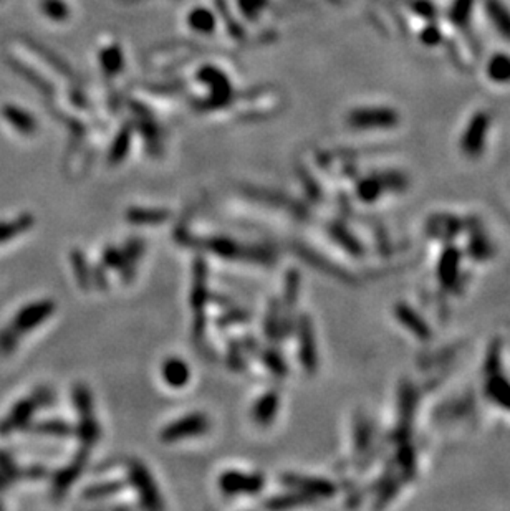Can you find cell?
<instances>
[{
  "instance_id": "1",
  "label": "cell",
  "mask_w": 510,
  "mask_h": 511,
  "mask_svg": "<svg viewBox=\"0 0 510 511\" xmlns=\"http://www.w3.org/2000/svg\"><path fill=\"white\" fill-rule=\"evenodd\" d=\"M55 310L57 303L52 300H38L20 308L6 326L0 327V356L7 358L16 353L22 336L47 321Z\"/></svg>"
},
{
  "instance_id": "2",
  "label": "cell",
  "mask_w": 510,
  "mask_h": 511,
  "mask_svg": "<svg viewBox=\"0 0 510 511\" xmlns=\"http://www.w3.org/2000/svg\"><path fill=\"white\" fill-rule=\"evenodd\" d=\"M186 244L199 245V248L208 250V252L218 255L220 258L239 260V262L259 263V265H272L275 262V252L268 247L261 245H245L239 244L229 237H208V239H191L187 234H182Z\"/></svg>"
},
{
  "instance_id": "3",
  "label": "cell",
  "mask_w": 510,
  "mask_h": 511,
  "mask_svg": "<svg viewBox=\"0 0 510 511\" xmlns=\"http://www.w3.org/2000/svg\"><path fill=\"white\" fill-rule=\"evenodd\" d=\"M55 395L52 389L48 387H38L28 395L18 401L16 406L11 409L4 421H0V435L7 437L16 431L25 428L30 423L33 414H35L40 407H47L54 404Z\"/></svg>"
},
{
  "instance_id": "4",
  "label": "cell",
  "mask_w": 510,
  "mask_h": 511,
  "mask_svg": "<svg viewBox=\"0 0 510 511\" xmlns=\"http://www.w3.org/2000/svg\"><path fill=\"white\" fill-rule=\"evenodd\" d=\"M209 303L208 265L202 258H196L192 267L191 308L194 311V339L202 341L206 331V305Z\"/></svg>"
},
{
  "instance_id": "5",
  "label": "cell",
  "mask_w": 510,
  "mask_h": 511,
  "mask_svg": "<svg viewBox=\"0 0 510 511\" xmlns=\"http://www.w3.org/2000/svg\"><path fill=\"white\" fill-rule=\"evenodd\" d=\"M128 480L134 488H136L139 500L144 508L149 510H160L165 506L162 503V496L158 490V486L153 480L149 470L144 467L139 460H129L128 462Z\"/></svg>"
},
{
  "instance_id": "6",
  "label": "cell",
  "mask_w": 510,
  "mask_h": 511,
  "mask_svg": "<svg viewBox=\"0 0 510 511\" xmlns=\"http://www.w3.org/2000/svg\"><path fill=\"white\" fill-rule=\"evenodd\" d=\"M210 428V421L206 414L194 412L189 416L181 417L179 421H174L161 431L160 438L162 442L171 443L177 440H184V438L199 437L204 435Z\"/></svg>"
},
{
  "instance_id": "7",
  "label": "cell",
  "mask_w": 510,
  "mask_h": 511,
  "mask_svg": "<svg viewBox=\"0 0 510 511\" xmlns=\"http://www.w3.org/2000/svg\"><path fill=\"white\" fill-rule=\"evenodd\" d=\"M266 480L261 474H242L239 470L224 471L219 476V490L225 496L261 493Z\"/></svg>"
},
{
  "instance_id": "8",
  "label": "cell",
  "mask_w": 510,
  "mask_h": 511,
  "mask_svg": "<svg viewBox=\"0 0 510 511\" xmlns=\"http://www.w3.org/2000/svg\"><path fill=\"white\" fill-rule=\"evenodd\" d=\"M297 336H298V358L303 369L307 373L314 374L319 366V356H316V344H315V332L312 320L307 315H302L297 321Z\"/></svg>"
},
{
  "instance_id": "9",
  "label": "cell",
  "mask_w": 510,
  "mask_h": 511,
  "mask_svg": "<svg viewBox=\"0 0 510 511\" xmlns=\"http://www.w3.org/2000/svg\"><path fill=\"white\" fill-rule=\"evenodd\" d=\"M489 126H490L489 113L479 111V113L474 114L463 134V141H461V148H463V151L468 154V156L475 157L482 152Z\"/></svg>"
},
{
  "instance_id": "10",
  "label": "cell",
  "mask_w": 510,
  "mask_h": 511,
  "mask_svg": "<svg viewBox=\"0 0 510 511\" xmlns=\"http://www.w3.org/2000/svg\"><path fill=\"white\" fill-rule=\"evenodd\" d=\"M282 483L302 493L310 495L312 498H328L335 493V485L328 480L316 479V476H305L298 474H283L280 476Z\"/></svg>"
},
{
  "instance_id": "11",
  "label": "cell",
  "mask_w": 510,
  "mask_h": 511,
  "mask_svg": "<svg viewBox=\"0 0 510 511\" xmlns=\"http://www.w3.org/2000/svg\"><path fill=\"white\" fill-rule=\"evenodd\" d=\"M398 113L391 108H367L353 113L351 123L358 128H391L398 123Z\"/></svg>"
},
{
  "instance_id": "12",
  "label": "cell",
  "mask_w": 510,
  "mask_h": 511,
  "mask_svg": "<svg viewBox=\"0 0 510 511\" xmlns=\"http://www.w3.org/2000/svg\"><path fill=\"white\" fill-rule=\"evenodd\" d=\"M86 462H88V448L83 447L78 453H76L75 459L71 460L69 465L64 467L60 471H57L54 479V493L57 496H61L71 485H73V481L78 479L81 471L85 470Z\"/></svg>"
},
{
  "instance_id": "13",
  "label": "cell",
  "mask_w": 510,
  "mask_h": 511,
  "mask_svg": "<svg viewBox=\"0 0 510 511\" xmlns=\"http://www.w3.org/2000/svg\"><path fill=\"white\" fill-rule=\"evenodd\" d=\"M278 407H280V395L277 390H267L255 402L252 409V421L259 427H268L275 421Z\"/></svg>"
},
{
  "instance_id": "14",
  "label": "cell",
  "mask_w": 510,
  "mask_h": 511,
  "mask_svg": "<svg viewBox=\"0 0 510 511\" xmlns=\"http://www.w3.org/2000/svg\"><path fill=\"white\" fill-rule=\"evenodd\" d=\"M123 265L118 270L119 278L124 283H131L134 277H136V265L141 260L144 253V242L141 239H129L126 244L123 245Z\"/></svg>"
},
{
  "instance_id": "15",
  "label": "cell",
  "mask_w": 510,
  "mask_h": 511,
  "mask_svg": "<svg viewBox=\"0 0 510 511\" xmlns=\"http://www.w3.org/2000/svg\"><path fill=\"white\" fill-rule=\"evenodd\" d=\"M162 379L170 387L181 389L191 380V368L184 359L171 356L162 363Z\"/></svg>"
},
{
  "instance_id": "16",
  "label": "cell",
  "mask_w": 510,
  "mask_h": 511,
  "mask_svg": "<svg viewBox=\"0 0 510 511\" xmlns=\"http://www.w3.org/2000/svg\"><path fill=\"white\" fill-rule=\"evenodd\" d=\"M484 8L500 37L510 42V11L500 0H485Z\"/></svg>"
},
{
  "instance_id": "17",
  "label": "cell",
  "mask_w": 510,
  "mask_h": 511,
  "mask_svg": "<svg viewBox=\"0 0 510 511\" xmlns=\"http://www.w3.org/2000/svg\"><path fill=\"white\" fill-rule=\"evenodd\" d=\"M126 220L133 225H160L170 220V210L166 209H139L131 207L126 210Z\"/></svg>"
},
{
  "instance_id": "18",
  "label": "cell",
  "mask_w": 510,
  "mask_h": 511,
  "mask_svg": "<svg viewBox=\"0 0 510 511\" xmlns=\"http://www.w3.org/2000/svg\"><path fill=\"white\" fill-rule=\"evenodd\" d=\"M475 0H454L447 11V18L451 25H454L459 30H468L470 16H473Z\"/></svg>"
},
{
  "instance_id": "19",
  "label": "cell",
  "mask_w": 510,
  "mask_h": 511,
  "mask_svg": "<svg viewBox=\"0 0 510 511\" xmlns=\"http://www.w3.org/2000/svg\"><path fill=\"white\" fill-rule=\"evenodd\" d=\"M485 73L494 83H510V55L507 53H497L487 61Z\"/></svg>"
},
{
  "instance_id": "20",
  "label": "cell",
  "mask_w": 510,
  "mask_h": 511,
  "mask_svg": "<svg viewBox=\"0 0 510 511\" xmlns=\"http://www.w3.org/2000/svg\"><path fill=\"white\" fill-rule=\"evenodd\" d=\"M124 488V481L121 480H109V481H101V483L90 485L81 491V498L85 501H98L109 498V496L119 493Z\"/></svg>"
},
{
  "instance_id": "21",
  "label": "cell",
  "mask_w": 510,
  "mask_h": 511,
  "mask_svg": "<svg viewBox=\"0 0 510 511\" xmlns=\"http://www.w3.org/2000/svg\"><path fill=\"white\" fill-rule=\"evenodd\" d=\"M75 431H76L75 437H78L80 442L83 443V447H86V448L93 447L101 437L100 423H98V421H96L95 416L80 417L78 426L75 427Z\"/></svg>"
},
{
  "instance_id": "22",
  "label": "cell",
  "mask_w": 510,
  "mask_h": 511,
  "mask_svg": "<svg viewBox=\"0 0 510 511\" xmlns=\"http://www.w3.org/2000/svg\"><path fill=\"white\" fill-rule=\"evenodd\" d=\"M280 325H282L280 300H275V298H273V300H271V303H268L266 321H263V331H266L268 339L271 341L282 339Z\"/></svg>"
},
{
  "instance_id": "23",
  "label": "cell",
  "mask_w": 510,
  "mask_h": 511,
  "mask_svg": "<svg viewBox=\"0 0 510 511\" xmlns=\"http://www.w3.org/2000/svg\"><path fill=\"white\" fill-rule=\"evenodd\" d=\"M315 501V498H312L310 495L302 493V491H292V493H285V495H277L272 496L271 500L266 501V508L268 510H287V508H295V506L300 505H307Z\"/></svg>"
},
{
  "instance_id": "24",
  "label": "cell",
  "mask_w": 510,
  "mask_h": 511,
  "mask_svg": "<svg viewBox=\"0 0 510 511\" xmlns=\"http://www.w3.org/2000/svg\"><path fill=\"white\" fill-rule=\"evenodd\" d=\"M70 262H71V268L75 272V278L78 287L83 291H88L91 288V268L88 262H86L85 253L81 250H73L70 255Z\"/></svg>"
},
{
  "instance_id": "25",
  "label": "cell",
  "mask_w": 510,
  "mask_h": 511,
  "mask_svg": "<svg viewBox=\"0 0 510 511\" xmlns=\"http://www.w3.org/2000/svg\"><path fill=\"white\" fill-rule=\"evenodd\" d=\"M33 433L38 435H50V437H75V426L64 421H45L40 423H35L32 427Z\"/></svg>"
},
{
  "instance_id": "26",
  "label": "cell",
  "mask_w": 510,
  "mask_h": 511,
  "mask_svg": "<svg viewBox=\"0 0 510 511\" xmlns=\"http://www.w3.org/2000/svg\"><path fill=\"white\" fill-rule=\"evenodd\" d=\"M259 358H261L263 366H266V368L271 371L273 375H277V378H285L288 373L287 363H285V359H283V356L278 353L277 349H273V348L261 349Z\"/></svg>"
},
{
  "instance_id": "27",
  "label": "cell",
  "mask_w": 510,
  "mask_h": 511,
  "mask_svg": "<svg viewBox=\"0 0 510 511\" xmlns=\"http://www.w3.org/2000/svg\"><path fill=\"white\" fill-rule=\"evenodd\" d=\"M73 404L78 417H88L95 416L93 414V395L91 390L86 387L85 384L78 383L73 387Z\"/></svg>"
},
{
  "instance_id": "28",
  "label": "cell",
  "mask_w": 510,
  "mask_h": 511,
  "mask_svg": "<svg viewBox=\"0 0 510 511\" xmlns=\"http://www.w3.org/2000/svg\"><path fill=\"white\" fill-rule=\"evenodd\" d=\"M408 7L413 13H416L417 17L425 18L427 22H436L437 17H439V12H437V7L431 0H410L408 2Z\"/></svg>"
},
{
  "instance_id": "29",
  "label": "cell",
  "mask_w": 510,
  "mask_h": 511,
  "mask_svg": "<svg viewBox=\"0 0 510 511\" xmlns=\"http://www.w3.org/2000/svg\"><path fill=\"white\" fill-rule=\"evenodd\" d=\"M227 364L232 371H244L245 369V351L240 344V341L232 339L229 344L227 353Z\"/></svg>"
},
{
  "instance_id": "30",
  "label": "cell",
  "mask_w": 510,
  "mask_h": 511,
  "mask_svg": "<svg viewBox=\"0 0 510 511\" xmlns=\"http://www.w3.org/2000/svg\"><path fill=\"white\" fill-rule=\"evenodd\" d=\"M101 262H103L105 268L119 270V267L123 265L121 248H117V247H113V245H108V247L103 250V253H101Z\"/></svg>"
},
{
  "instance_id": "31",
  "label": "cell",
  "mask_w": 510,
  "mask_h": 511,
  "mask_svg": "<svg viewBox=\"0 0 510 511\" xmlns=\"http://www.w3.org/2000/svg\"><path fill=\"white\" fill-rule=\"evenodd\" d=\"M420 40H421L422 45H426V47H437L442 42L441 28L437 27L434 22H431L429 25H426L421 30Z\"/></svg>"
},
{
  "instance_id": "32",
  "label": "cell",
  "mask_w": 510,
  "mask_h": 511,
  "mask_svg": "<svg viewBox=\"0 0 510 511\" xmlns=\"http://www.w3.org/2000/svg\"><path fill=\"white\" fill-rule=\"evenodd\" d=\"M249 321V313L242 311V310H234V311H227L224 313L223 316L218 320L219 327H229V326H235L240 325V323Z\"/></svg>"
},
{
  "instance_id": "33",
  "label": "cell",
  "mask_w": 510,
  "mask_h": 511,
  "mask_svg": "<svg viewBox=\"0 0 510 511\" xmlns=\"http://www.w3.org/2000/svg\"><path fill=\"white\" fill-rule=\"evenodd\" d=\"M91 285H95L98 290L101 291H107L108 290V273H105V265H96L91 272Z\"/></svg>"
},
{
  "instance_id": "34",
  "label": "cell",
  "mask_w": 510,
  "mask_h": 511,
  "mask_svg": "<svg viewBox=\"0 0 510 511\" xmlns=\"http://www.w3.org/2000/svg\"><path fill=\"white\" fill-rule=\"evenodd\" d=\"M358 192H360V196H362L364 200L376 199V196H378V181L367 179L364 182H362V186L358 187Z\"/></svg>"
},
{
  "instance_id": "35",
  "label": "cell",
  "mask_w": 510,
  "mask_h": 511,
  "mask_svg": "<svg viewBox=\"0 0 510 511\" xmlns=\"http://www.w3.org/2000/svg\"><path fill=\"white\" fill-rule=\"evenodd\" d=\"M240 344H242V348L247 354L259 356V353H261V344H259L252 336H244L242 339H240Z\"/></svg>"
}]
</instances>
